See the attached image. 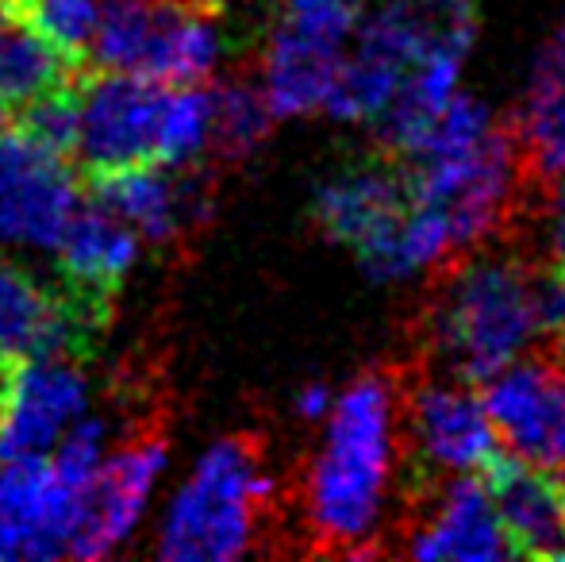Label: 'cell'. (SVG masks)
Here are the masks:
<instances>
[{
  "instance_id": "obj_1",
  "label": "cell",
  "mask_w": 565,
  "mask_h": 562,
  "mask_svg": "<svg viewBox=\"0 0 565 562\" xmlns=\"http://www.w3.org/2000/svg\"><path fill=\"white\" fill-rule=\"evenodd\" d=\"M328 435L308 470L305 517L323 551L358 555L385 517L396 458V385L385 374H362L331 401Z\"/></svg>"
},
{
  "instance_id": "obj_2",
  "label": "cell",
  "mask_w": 565,
  "mask_h": 562,
  "mask_svg": "<svg viewBox=\"0 0 565 562\" xmlns=\"http://www.w3.org/2000/svg\"><path fill=\"white\" fill-rule=\"evenodd\" d=\"M543 336V297L523 258L477 255L443 289L431 308V343L450 378L489 382L508 362L523 359Z\"/></svg>"
},
{
  "instance_id": "obj_3",
  "label": "cell",
  "mask_w": 565,
  "mask_h": 562,
  "mask_svg": "<svg viewBox=\"0 0 565 562\" xmlns=\"http://www.w3.org/2000/svg\"><path fill=\"white\" fill-rule=\"evenodd\" d=\"M477 0H385L362 12L323 113L347 124H373L396 97L404 74L435 46L473 51Z\"/></svg>"
},
{
  "instance_id": "obj_4",
  "label": "cell",
  "mask_w": 565,
  "mask_h": 562,
  "mask_svg": "<svg viewBox=\"0 0 565 562\" xmlns=\"http://www.w3.org/2000/svg\"><path fill=\"white\" fill-rule=\"evenodd\" d=\"M274 481L250 435L216 439L166 512L158 555L170 562H227L258 548Z\"/></svg>"
},
{
  "instance_id": "obj_5",
  "label": "cell",
  "mask_w": 565,
  "mask_h": 562,
  "mask_svg": "<svg viewBox=\"0 0 565 562\" xmlns=\"http://www.w3.org/2000/svg\"><path fill=\"white\" fill-rule=\"evenodd\" d=\"M224 54L216 0H100L89 70L201 85Z\"/></svg>"
},
{
  "instance_id": "obj_6",
  "label": "cell",
  "mask_w": 565,
  "mask_h": 562,
  "mask_svg": "<svg viewBox=\"0 0 565 562\" xmlns=\"http://www.w3.org/2000/svg\"><path fill=\"white\" fill-rule=\"evenodd\" d=\"M362 12V0H285L262 54V97L274 120L323 113Z\"/></svg>"
},
{
  "instance_id": "obj_7",
  "label": "cell",
  "mask_w": 565,
  "mask_h": 562,
  "mask_svg": "<svg viewBox=\"0 0 565 562\" xmlns=\"http://www.w3.org/2000/svg\"><path fill=\"white\" fill-rule=\"evenodd\" d=\"M113 308L77 297L0 251V359H82L97 347Z\"/></svg>"
},
{
  "instance_id": "obj_8",
  "label": "cell",
  "mask_w": 565,
  "mask_h": 562,
  "mask_svg": "<svg viewBox=\"0 0 565 562\" xmlns=\"http://www.w3.org/2000/svg\"><path fill=\"white\" fill-rule=\"evenodd\" d=\"M166 85L139 74L89 70L77 85V142L85 173L154 162Z\"/></svg>"
},
{
  "instance_id": "obj_9",
  "label": "cell",
  "mask_w": 565,
  "mask_h": 562,
  "mask_svg": "<svg viewBox=\"0 0 565 562\" xmlns=\"http://www.w3.org/2000/svg\"><path fill=\"white\" fill-rule=\"evenodd\" d=\"M77 204V173L66 158L20 128L0 131V251H54Z\"/></svg>"
},
{
  "instance_id": "obj_10",
  "label": "cell",
  "mask_w": 565,
  "mask_h": 562,
  "mask_svg": "<svg viewBox=\"0 0 565 562\" xmlns=\"http://www.w3.org/2000/svg\"><path fill=\"white\" fill-rule=\"evenodd\" d=\"M412 209L408 173L396 158H365L331 173L312 197V220L339 247H350L365 274L377 271L404 212Z\"/></svg>"
},
{
  "instance_id": "obj_11",
  "label": "cell",
  "mask_w": 565,
  "mask_h": 562,
  "mask_svg": "<svg viewBox=\"0 0 565 562\" xmlns=\"http://www.w3.org/2000/svg\"><path fill=\"white\" fill-rule=\"evenodd\" d=\"M484 413L497 439L515 458L543 470H565V362L515 359L481 382Z\"/></svg>"
},
{
  "instance_id": "obj_12",
  "label": "cell",
  "mask_w": 565,
  "mask_h": 562,
  "mask_svg": "<svg viewBox=\"0 0 565 562\" xmlns=\"http://www.w3.org/2000/svg\"><path fill=\"white\" fill-rule=\"evenodd\" d=\"M404 432L424 474H477L500 450L481 393L458 378H424L408 390Z\"/></svg>"
},
{
  "instance_id": "obj_13",
  "label": "cell",
  "mask_w": 565,
  "mask_h": 562,
  "mask_svg": "<svg viewBox=\"0 0 565 562\" xmlns=\"http://www.w3.org/2000/svg\"><path fill=\"white\" fill-rule=\"evenodd\" d=\"M82 494L54 478L46 455L0 458V559L66 555Z\"/></svg>"
},
{
  "instance_id": "obj_14",
  "label": "cell",
  "mask_w": 565,
  "mask_h": 562,
  "mask_svg": "<svg viewBox=\"0 0 565 562\" xmlns=\"http://www.w3.org/2000/svg\"><path fill=\"white\" fill-rule=\"evenodd\" d=\"M162 463L166 435L158 427L127 439L113 458H100L97 474H93L82 494V512H77L66 555L100 559L108 551H116L131 536V528L139 524L142 505H147Z\"/></svg>"
},
{
  "instance_id": "obj_15",
  "label": "cell",
  "mask_w": 565,
  "mask_h": 562,
  "mask_svg": "<svg viewBox=\"0 0 565 562\" xmlns=\"http://www.w3.org/2000/svg\"><path fill=\"white\" fill-rule=\"evenodd\" d=\"M85 185H89V201L116 212L139 240L154 247H173L189 227L201 224L209 204V189L201 185V178L193 173L185 178L181 166L166 162L85 173Z\"/></svg>"
},
{
  "instance_id": "obj_16",
  "label": "cell",
  "mask_w": 565,
  "mask_h": 562,
  "mask_svg": "<svg viewBox=\"0 0 565 562\" xmlns=\"http://www.w3.org/2000/svg\"><path fill=\"white\" fill-rule=\"evenodd\" d=\"M492 512L504 532L508 555L565 559V486L562 474L531 466L515 455H492L481 466Z\"/></svg>"
},
{
  "instance_id": "obj_17",
  "label": "cell",
  "mask_w": 565,
  "mask_h": 562,
  "mask_svg": "<svg viewBox=\"0 0 565 562\" xmlns=\"http://www.w3.org/2000/svg\"><path fill=\"white\" fill-rule=\"evenodd\" d=\"M89 409V382L77 359H31L12 374V397L0 424V458L46 455Z\"/></svg>"
},
{
  "instance_id": "obj_18",
  "label": "cell",
  "mask_w": 565,
  "mask_h": 562,
  "mask_svg": "<svg viewBox=\"0 0 565 562\" xmlns=\"http://www.w3.org/2000/svg\"><path fill=\"white\" fill-rule=\"evenodd\" d=\"M54 258H58V282L66 289L93 305L113 308V297L139 258V235L105 204L89 201L74 209Z\"/></svg>"
},
{
  "instance_id": "obj_19",
  "label": "cell",
  "mask_w": 565,
  "mask_h": 562,
  "mask_svg": "<svg viewBox=\"0 0 565 562\" xmlns=\"http://www.w3.org/2000/svg\"><path fill=\"white\" fill-rule=\"evenodd\" d=\"M408 551L416 559H508L504 532H500V520L492 512L481 474L477 478L473 474H454V481L443 486L435 512L412 532Z\"/></svg>"
},
{
  "instance_id": "obj_20",
  "label": "cell",
  "mask_w": 565,
  "mask_h": 562,
  "mask_svg": "<svg viewBox=\"0 0 565 562\" xmlns=\"http://www.w3.org/2000/svg\"><path fill=\"white\" fill-rule=\"evenodd\" d=\"M515 158L535 178L565 173V23L543 43L515 113Z\"/></svg>"
},
{
  "instance_id": "obj_21",
  "label": "cell",
  "mask_w": 565,
  "mask_h": 562,
  "mask_svg": "<svg viewBox=\"0 0 565 562\" xmlns=\"http://www.w3.org/2000/svg\"><path fill=\"white\" fill-rule=\"evenodd\" d=\"M89 70L74 66L62 51H54L35 28L15 15L0 35V100L8 108H23L28 100L43 97V93L66 89V85H82Z\"/></svg>"
},
{
  "instance_id": "obj_22",
  "label": "cell",
  "mask_w": 565,
  "mask_h": 562,
  "mask_svg": "<svg viewBox=\"0 0 565 562\" xmlns=\"http://www.w3.org/2000/svg\"><path fill=\"white\" fill-rule=\"evenodd\" d=\"M269 113L262 85L235 77V82L212 85V128H209V150L224 162L246 158L262 147V139L269 136Z\"/></svg>"
},
{
  "instance_id": "obj_23",
  "label": "cell",
  "mask_w": 565,
  "mask_h": 562,
  "mask_svg": "<svg viewBox=\"0 0 565 562\" xmlns=\"http://www.w3.org/2000/svg\"><path fill=\"white\" fill-rule=\"evenodd\" d=\"M212 128V85H166L162 113H158V150L154 162L193 166L209 155Z\"/></svg>"
},
{
  "instance_id": "obj_24",
  "label": "cell",
  "mask_w": 565,
  "mask_h": 562,
  "mask_svg": "<svg viewBox=\"0 0 565 562\" xmlns=\"http://www.w3.org/2000/svg\"><path fill=\"white\" fill-rule=\"evenodd\" d=\"M100 0H15V12L74 66L89 70V43Z\"/></svg>"
},
{
  "instance_id": "obj_25",
  "label": "cell",
  "mask_w": 565,
  "mask_h": 562,
  "mask_svg": "<svg viewBox=\"0 0 565 562\" xmlns=\"http://www.w3.org/2000/svg\"><path fill=\"white\" fill-rule=\"evenodd\" d=\"M12 124L31 142H39L43 150H51V155L74 158V142H77V85H66V89H54V93H43V97L28 100V105L12 113Z\"/></svg>"
},
{
  "instance_id": "obj_26",
  "label": "cell",
  "mask_w": 565,
  "mask_h": 562,
  "mask_svg": "<svg viewBox=\"0 0 565 562\" xmlns=\"http://www.w3.org/2000/svg\"><path fill=\"white\" fill-rule=\"evenodd\" d=\"M539 297H543V331L558 343V359L565 362V266H558L546 285H539Z\"/></svg>"
},
{
  "instance_id": "obj_27",
  "label": "cell",
  "mask_w": 565,
  "mask_h": 562,
  "mask_svg": "<svg viewBox=\"0 0 565 562\" xmlns=\"http://www.w3.org/2000/svg\"><path fill=\"white\" fill-rule=\"evenodd\" d=\"M331 401H335V393L328 390L323 382H308L305 390L297 393V413L305 416V421H323L331 409Z\"/></svg>"
},
{
  "instance_id": "obj_28",
  "label": "cell",
  "mask_w": 565,
  "mask_h": 562,
  "mask_svg": "<svg viewBox=\"0 0 565 562\" xmlns=\"http://www.w3.org/2000/svg\"><path fill=\"white\" fill-rule=\"evenodd\" d=\"M558 193H554V212H551V240H554V255L558 266H565V173H558Z\"/></svg>"
},
{
  "instance_id": "obj_29",
  "label": "cell",
  "mask_w": 565,
  "mask_h": 562,
  "mask_svg": "<svg viewBox=\"0 0 565 562\" xmlns=\"http://www.w3.org/2000/svg\"><path fill=\"white\" fill-rule=\"evenodd\" d=\"M12 374H15V362L0 359V424H4L8 413V397H12Z\"/></svg>"
},
{
  "instance_id": "obj_30",
  "label": "cell",
  "mask_w": 565,
  "mask_h": 562,
  "mask_svg": "<svg viewBox=\"0 0 565 562\" xmlns=\"http://www.w3.org/2000/svg\"><path fill=\"white\" fill-rule=\"evenodd\" d=\"M8 124H12V108H8L4 100H0V131H4Z\"/></svg>"
},
{
  "instance_id": "obj_31",
  "label": "cell",
  "mask_w": 565,
  "mask_h": 562,
  "mask_svg": "<svg viewBox=\"0 0 565 562\" xmlns=\"http://www.w3.org/2000/svg\"><path fill=\"white\" fill-rule=\"evenodd\" d=\"M12 4H15V0H12Z\"/></svg>"
}]
</instances>
